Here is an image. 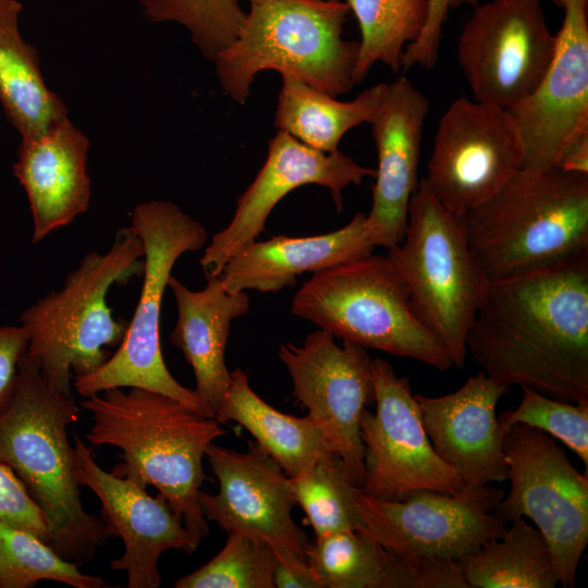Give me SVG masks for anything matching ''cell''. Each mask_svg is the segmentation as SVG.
I'll use <instances>...</instances> for the list:
<instances>
[{"mask_svg": "<svg viewBox=\"0 0 588 588\" xmlns=\"http://www.w3.org/2000/svg\"><path fill=\"white\" fill-rule=\"evenodd\" d=\"M428 98L405 76L387 84L371 121L378 167L366 225L375 246L390 249L405 235L408 205L418 186Z\"/></svg>", "mask_w": 588, "mask_h": 588, "instance_id": "ffe728a7", "label": "cell"}, {"mask_svg": "<svg viewBox=\"0 0 588 588\" xmlns=\"http://www.w3.org/2000/svg\"><path fill=\"white\" fill-rule=\"evenodd\" d=\"M307 560L321 588H402L403 560L360 530L316 538Z\"/></svg>", "mask_w": 588, "mask_h": 588, "instance_id": "f1b7e54d", "label": "cell"}, {"mask_svg": "<svg viewBox=\"0 0 588 588\" xmlns=\"http://www.w3.org/2000/svg\"><path fill=\"white\" fill-rule=\"evenodd\" d=\"M0 523L29 531L48 542L45 518L24 485L7 465L0 463Z\"/></svg>", "mask_w": 588, "mask_h": 588, "instance_id": "d590c367", "label": "cell"}, {"mask_svg": "<svg viewBox=\"0 0 588 588\" xmlns=\"http://www.w3.org/2000/svg\"><path fill=\"white\" fill-rule=\"evenodd\" d=\"M279 357L293 384V396L321 429L329 449L343 461L348 479L360 489L364 444L360 417L375 403L372 359L365 347L319 329L303 345L281 344Z\"/></svg>", "mask_w": 588, "mask_h": 588, "instance_id": "9a60e30c", "label": "cell"}, {"mask_svg": "<svg viewBox=\"0 0 588 588\" xmlns=\"http://www.w3.org/2000/svg\"><path fill=\"white\" fill-rule=\"evenodd\" d=\"M518 406L498 417L504 430L514 424H524L559 439L583 461L588 468V403H569L522 387Z\"/></svg>", "mask_w": 588, "mask_h": 588, "instance_id": "e575fe53", "label": "cell"}, {"mask_svg": "<svg viewBox=\"0 0 588 588\" xmlns=\"http://www.w3.org/2000/svg\"><path fill=\"white\" fill-rule=\"evenodd\" d=\"M143 257L138 235L132 226L121 228L108 252L86 254L61 290L22 313L27 352L53 391L72 397V377L96 371L112 355L108 347L122 343L128 321L113 318L107 294L113 284L142 277Z\"/></svg>", "mask_w": 588, "mask_h": 588, "instance_id": "5b68a950", "label": "cell"}, {"mask_svg": "<svg viewBox=\"0 0 588 588\" xmlns=\"http://www.w3.org/2000/svg\"><path fill=\"white\" fill-rule=\"evenodd\" d=\"M376 413L360 417L365 477L360 491L384 501L416 491L457 493L464 483L436 453L409 380L384 359H372Z\"/></svg>", "mask_w": 588, "mask_h": 588, "instance_id": "5bb4252c", "label": "cell"}, {"mask_svg": "<svg viewBox=\"0 0 588 588\" xmlns=\"http://www.w3.org/2000/svg\"><path fill=\"white\" fill-rule=\"evenodd\" d=\"M460 560L469 588H553L560 584L551 549L525 517Z\"/></svg>", "mask_w": 588, "mask_h": 588, "instance_id": "83f0119b", "label": "cell"}, {"mask_svg": "<svg viewBox=\"0 0 588 588\" xmlns=\"http://www.w3.org/2000/svg\"><path fill=\"white\" fill-rule=\"evenodd\" d=\"M509 391L510 387L481 370L452 393L437 397L414 394L433 450L464 486L507 480L504 430L495 409Z\"/></svg>", "mask_w": 588, "mask_h": 588, "instance_id": "44dd1931", "label": "cell"}, {"mask_svg": "<svg viewBox=\"0 0 588 588\" xmlns=\"http://www.w3.org/2000/svg\"><path fill=\"white\" fill-rule=\"evenodd\" d=\"M293 494L315 537L342 530H362L357 488L347 477L342 458L328 451L294 477Z\"/></svg>", "mask_w": 588, "mask_h": 588, "instance_id": "4dcf8cb0", "label": "cell"}, {"mask_svg": "<svg viewBox=\"0 0 588 588\" xmlns=\"http://www.w3.org/2000/svg\"><path fill=\"white\" fill-rule=\"evenodd\" d=\"M145 16L152 23L182 25L208 61L237 37L246 12L240 0H139Z\"/></svg>", "mask_w": 588, "mask_h": 588, "instance_id": "d6a6232c", "label": "cell"}, {"mask_svg": "<svg viewBox=\"0 0 588 588\" xmlns=\"http://www.w3.org/2000/svg\"><path fill=\"white\" fill-rule=\"evenodd\" d=\"M22 3L0 0V103L21 138L36 137L68 117L42 77L39 54L20 30Z\"/></svg>", "mask_w": 588, "mask_h": 588, "instance_id": "d4e9b609", "label": "cell"}, {"mask_svg": "<svg viewBox=\"0 0 588 588\" xmlns=\"http://www.w3.org/2000/svg\"><path fill=\"white\" fill-rule=\"evenodd\" d=\"M81 407L93 419L86 440L121 451L122 462L111 473L157 488L186 528L205 538L210 527L199 502L207 479L203 460L208 446L226 433L221 424L173 397L136 387L127 392L107 389L85 397Z\"/></svg>", "mask_w": 588, "mask_h": 588, "instance_id": "7a4b0ae2", "label": "cell"}, {"mask_svg": "<svg viewBox=\"0 0 588 588\" xmlns=\"http://www.w3.org/2000/svg\"><path fill=\"white\" fill-rule=\"evenodd\" d=\"M131 222L144 246L143 284L135 311L115 353L96 371L74 377V388L83 397L111 388H142L212 417L195 390L173 378L160 344L162 298L172 268L184 253L201 249L208 232L179 206L166 200L137 205Z\"/></svg>", "mask_w": 588, "mask_h": 588, "instance_id": "9c48e42d", "label": "cell"}, {"mask_svg": "<svg viewBox=\"0 0 588 588\" xmlns=\"http://www.w3.org/2000/svg\"><path fill=\"white\" fill-rule=\"evenodd\" d=\"M73 396L53 391L26 351L15 391L0 411V463L24 485L48 527V544L81 566L109 540L102 518L83 505L68 428L76 421Z\"/></svg>", "mask_w": 588, "mask_h": 588, "instance_id": "3957f363", "label": "cell"}, {"mask_svg": "<svg viewBox=\"0 0 588 588\" xmlns=\"http://www.w3.org/2000/svg\"><path fill=\"white\" fill-rule=\"evenodd\" d=\"M504 491L489 485L464 486L455 494L421 490L403 500L384 501L358 489L362 532L403 559L462 560L506 524L493 513Z\"/></svg>", "mask_w": 588, "mask_h": 588, "instance_id": "7c38bea8", "label": "cell"}, {"mask_svg": "<svg viewBox=\"0 0 588 588\" xmlns=\"http://www.w3.org/2000/svg\"><path fill=\"white\" fill-rule=\"evenodd\" d=\"M463 219L489 281L588 250V174L522 168Z\"/></svg>", "mask_w": 588, "mask_h": 588, "instance_id": "277c9868", "label": "cell"}, {"mask_svg": "<svg viewBox=\"0 0 588 588\" xmlns=\"http://www.w3.org/2000/svg\"><path fill=\"white\" fill-rule=\"evenodd\" d=\"M510 491L493 511L504 524L528 517L548 542L564 588L575 585L588 543V477L548 433L524 424L504 429Z\"/></svg>", "mask_w": 588, "mask_h": 588, "instance_id": "30bf717a", "label": "cell"}, {"mask_svg": "<svg viewBox=\"0 0 588 588\" xmlns=\"http://www.w3.org/2000/svg\"><path fill=\"white\" fill-rule=\"evenodd\" d=\"M274 552L265 542L228 534L225 544L208 563L183 576L175 588H274Z\"/></svg>", "mask_w": 588, "mask_h": 588, "instance_id": "836d02e7", "label": "cell"}, {"mask_svg": "<svg viewBox=\"0 0 588 588\" xmlns=\"http://www.w3.org/2000/svg\"><path fill=\"white\" fill-rule=\"evenodd\" d=\"M360 30L354 72L359 84L377 62L392 71L401 69L402 56L421 34L428 15V0H346Z\"/></svg>", "mask_w": 588, "mask_h": 588, "instance_id": "f546056e", "label": "cell"}, {"mask_svg": "<svg viewBox=\"0 0 588 588\" xmlns=\"http://www.w3.org/2000/svg\"><path fill=\"white\" fill-rule=\"evenodd\" d=\"M555 46L542 0H489L463 24L457 59L473 99L510 109L538 86Z\"/></svg>", "mask_w": 588, "mask_h": 588, "instance_id": "8fae6325", "label": "cell"}, {"mask_svg": "<svg viewBox=\"0 0 588 588\" xmlns=\"http://www.w3.org/2000/svg\"><path fill=\"white\" fill-rule=\"evenodd\" d=\"M272 581L277 588H321L310 568H294L283 563L275 554Z\"/></svg>", "mask_w": 588, "mask_h": 588, "instance_id": "f35d334b", "label": "cell"}, {"mask_svg": "<svg viewBox=\"0 0 588 588\" xmlns=\"http://www.w3.org/2000/svg\"><path fill=\"white\" fill-rule=\"evenodd\" d=\"M27 346L28 336L23 326H0V411L15 391L19 364Z\"/></svg>", "mask_w": 588, "mask_h": 588, "instance_id": "74e56055", "label": "cell"}, {"mask_svg": "<svg viewBox=\"0 0 588 588\" xmlns=\"http://www.w3.org/2000/svg\"><path fill=\"white\" fill-rule=\"evenodd\" d=\"M387 257L402 275L418 319L463 367L466 335L489 279L467 243L462 217L420 180L408 205L403 241Z\"/></svg>", "mask_w": 588, "mask_h": 588, "instance_id": "ba28073f", "label": "cell"}, {"mask_svg": "<svg viewBox=\"0 0 588 588\" xmlns=\"http://www.w3.org/2000/svg\"><path fill=\"white\" fill-rule=\"evenodd\" d=\"M206 280L203 290L193 291L170 275L177 319L169 341L193 368L195 392L215 417L231 382L224 359L231 322L248 311L250 301L246 291H228L219 275Z\"/></svg>", "mask_w": 588, "mask_h": 588, "instance_id": "cb8c5ba5", "label": "cell"}, {"mask_svg": "<svg viewBox=\"0 0 588 588\" xmlns=\"http://www.w3.org/2000/svg\"><path fill=\"white\" fill-rule=\"evenodd\" d=\"M73 448L79 485L97 495L109 535L120 537L124 544L122 556L111 561V568L126 572L127 588L159 587L161 554L179 550L191 555L200 540L186 528L162 494L151 497L137 482L102 469L95 461L93 449L77 434Z\"/></svg>", "mask_w": 588, "mask_h": 588, "instance_id": "d6986e66", "label": "cell"}, {"mask_svg": "<svg viewBox=\"0 0 588 588\" xmlns=\"http://www.w3.org/2000/svg\"><path fill=\"white\" fill-rule=\"evenodd\" d=\"M552 1L564 14L551 64L535 90L507 109L523 140V168L558 166L588 135V0Z\"/></svg>", "mask_w": 588, "mask_h": 588, "instance_id": "e0dca14e", "label": "cell"}, {"mask_svg": "<svg viewBox=\"0 0 588 588\" xmlns=\"http://www.w3.org/2000/svg\"><path fill=\"white\" fill-rule=\"evenodd\" d=\"M89 146L68 117L39 136L21 138L13 174L27 195L33 243L87 211L91 195Z\"/></svg>", "mask_w": 588, "mask_h": 588, "instance_id": "7402d4cb", "label": "cell"}, {"mask_svg": "<svg viewBox=\"0 0 588 588\" xmlns=\"http://www.w3.org/2000/svg\"><path fill=\"white\" fill-rule=\"evenodd\" d=\"M235 40L213 63L224 93L245 105L256 75L291 74L331 96L350 91L359 42L343 38L350 9L339 0H248Z\"/></svg>", "mask_w": 588, "mask_h": 588, "instance_id": "8992f818", "label": "cell"}, {"mask_svg": "<svg viewBox=\"0 0 588 588\" xmlns=\"http://www.w3.org/2000/svg\"><path fill=\"white\" fill-rule=\"evenodd\" d=\"M206 457L216 476L215 494L199 492L208 522L226 534L256 538L270 547L286 565L309 568L310 541L292 517L296 504L290 477L254 440L246 452L211 443Z\"/></svg>", "mask_w": 588, "mask_h": 588, "instance_id": "2e32d148", "label": "cell"}, {"mask_svg": "<svg viewBox=\"0 0 588 588\" xmlns=\"http://www.w3.org/2000/svg\"><path fill=\"white\" fill-rule=\"evenodd\" d=\"M558 167L566 171L588 174V135L567 149Z\"/></svg>", "mask_w": 588, "mask_h": 588, "instance_id": "ab89813d", "label": "cell"}, {"mask_svg": "<svg viewBox=\"0 0 588 588\" xmlns=\"http://www.w3.org/2000/svg\"><path fill=\"white\" fill-rule=\"evenodd\" d=\"M274 126L322 152L339 150L342 137L369 123L385 91L379 83L350 101H340L291 74H281Z\"/></svg>", "mask_w": 588, "mask_h": 588, "instance_id": "4316f807", "label": "cell"}, {"mask_svg": "<svg viewBox=\"0 0 588 588\" xmlns=\"http://www.w3.org/2000/svg\"><path fill=\"white\" fill-rule=\"evenodd\" d=\"M213 418L245 428L289 477L331 451L321 429L308 415L295 417L270 406L254 392L246 372L240 368L231 372L230 387Z\"/></svg>", "mask_w": 588, "mask_h": 588, "instance_id": "484cf974", "label": "cell"}, {"mask_svg": "<svg viewBox=\"0 0 588 588\" xmlns=\"http://www.w3.org/2000/svg\"><path fill=\"white\" fill-rule=\"evenodd\" d=\"M366 176H375V170L340 150L322 152L278 131L268 143L264 166L237 198L232 220L205 248L200 258L205 274L219 275L233 255L265 232L272 209L292 191L308 184L323 186L341 211L343 191L352 184L359 185Z\"/></svg>", "mask_w": 588, "mask_h": 588, "instance_id": "ac0fdd59", "label": "cell"}, {"mask_svg": "<svg viewBox=\"0 0 588 588\" xmlns=\"http://www.w3.org/2000/svg\"><path fill=\"white\" fill-rule=\"evenodd\" d=\"M366 215L357 212L333 232L291 237L275 235L254 241L233 255L219 277L230 292L274 293L294 286L303 272H319L372 253Z\"/></svg>", "mask_w": 588, "mask_h": 588, "instance_id": "603a6c76", "label": "cell"}, {"mask_svg": "<svg viewBox=\"0 0 588 588\" xmlns=\"http://www.w3.org/2000/svg\"><path fill=\"white\" fill-rule=\"evenodd\" d=\"M53 580L73 588H102L101 577L84 574L36 535L0 523V588H29Z\"/></svg>", "mask_w": 588, "mask_h": 588, "instance_id": "1f68e13d", "label": "cell"}, {"mask_svg": "<svg viewBox=\"0 0 588 588\" xmlns=\"http://www.w3.org/2000/svg\"><path fill=\"white\" fill-rule=\"evenodd\" d=\"M478 0H428V15L419 37L408 45L402 56L401 69L432 68L439 56L443 26L450 11L464 5L474 7Z\"/></svg>", "mask_w": 588, "mask_h": 588, "instance_id": "8d00e7d4", "label": "cell"}, {"mask_svg": "<svg viewBox=\"0 0 588 588\" xmlns=\"http://www.w3.org/2000/svg\"><path fill=\"white\" fill-rule=\"evenodd\" d=\"M466 353L498 383L588 403V250L489 281Z\"/></svg>", "mask_w": 588, "mask_h": 588, "instance_id": "6da1fadb", "label": "cell"}, {"mask_svg": "<svg viewBox=\"0 0 588 588\" xmlns=\"http://www.w3.org/2000/svg\"><path fill=\"white\" fill-rule=\"evenodd\" d=\"M291 311L365 348L439 370L453 366L448 351L416 316L405 281L387 256L371 253L314 273L296 292Z\"/></svg>", "mask_w": 588, "mask_h": 588, "instance_id": "52a82bcc", "label": "cell"}, {"mask_svg": "<svg viewBox=\"0 0 588 588\" xmlns=\"http://www.w3.org/2000/svg\"><path fill=\"white\" fill-rule=\"evenodd\" d=\"M524 164L507 109L460 97L441 117L424 177L436 198L464 217L498 193Z\"/></svg>", "mask_w": 588, "mask_h": 588, "instance_id": "4fadbf2b", "label": "cell"}]
</instances>
